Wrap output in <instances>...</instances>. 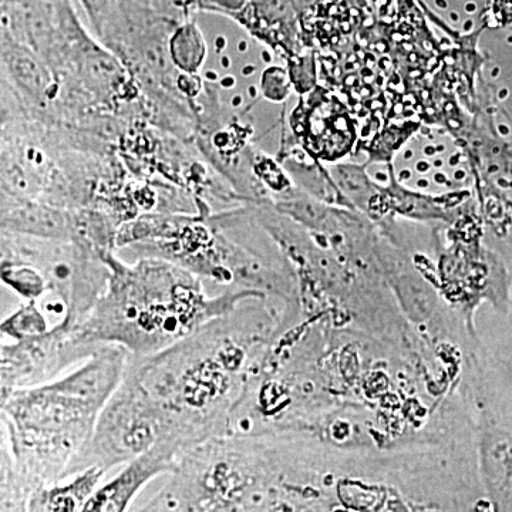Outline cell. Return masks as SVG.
<instances>
[{"label":"cell","instance_id":"obj_1","mask_svg":"<svg viewBox=\"0 0 512 512\" xmlns=\"http://www.w3.org/2000/svg\"><path fill=\"white\" fill-rule=\"evenodd\" d=\"M234 313L156 355L130 357L97 426V440L111 457L131 461L157 444L184 456L229 436L245 359Z\"/></svg>","mask_w":512,"mask_h":512},{"label":"cell","instance_id":"obj_2","mask_svg":"<svg viewBox=\"0 0 512 512\" xmlns=\"http://www.w3.org/2000/svg\"><path fill=\"white\" fill-rule=\"evenodd\" d=\"M130 357L120 346H103L63 376L2 394L3 460L29 487L69 477Z\"/></svg>","mask_w":512,"mask_h":512},{"label":"cell","instance_id":"obj_3","mask_svg":"<svg viewBox=\"0 0 512 512\" xmlns=\"http://www.w3.org/2000/svg\"><path fill=\"white\" fill-rule=\"evenodd\" d=\"M106 262V291L74 332L89 356L109 345L133 357L156 355L234 311L242 296L227 291L211 298L197 275L163 259L127 265L111 252Z\"/></svg>","mask_w":512,"mask_h":512},{"label":"cell","instance_id":"obj_4","mask_svg":"<svg viewBox=\"0 0 512 512\" xmlns=\"http://www.w3.org/2000/svg\"><path fill=\"white\" fill-rule=\"evenodd\" d=\"M181 457L175 448L157 444L127 463L119 476L96 488L80 512H126L138 491L154 477L171 473Z\"/></svg>","mask_w":512,"mask_h":512},{"label":"cell","instance_id":"obj_5","mask_svg":"<svg viewBox=\"0 0 512 512\" xmlns=\"http://www.w3.org/2000/svg\"><path fill=\"white\" fill-rule=\"evenodd\" d=\"M103 474L101 468L90 467L62 484L37 485L30 491L25 512H80Z\"/></svg>","mask_w":512,"mask_h":512},{"label":"cell","instance_id":"obj_6","mask_svg":"<svg viewBox=\"0 0 512 512\" xmlns=\"http://www.w3.org/2000/svg\"><path fill=\"white\" fill-rule=\"evenodd\" d=\"M170 55L175 69L195 74L207 59V43L194 20H184L174 30L170 40Z\"/></svg>","mask_w":512,"mask_h":512}]
</instances>
